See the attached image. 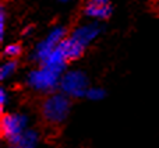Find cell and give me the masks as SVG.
Returning a JSON list of instances; mask_svg holds the SVG:
<instances>
[{
	"label": "cell",
	"instance_id": "cell-15",
	"mask_svg": "<svg viewBox=\"0 0 159 148\" xmlns=\"http://www.w3.org/2000/svg\"><path fill=\"white\" fill-rule=\"evenodd\" d=\"M32 32H34V27H32V25H27V27L21 31V35L22 36H30Z\"/></svg>",
	"mask_w": 159,
	"mask_h": 148
},
{
	"label": "cell",
	"instance_id": "cell-17",
	"mask_svg": "<svg viewBox=\"0 0 159 148\" xmlns=\"http://www.w3.org/2000/svg\"><path fill=\"white\" fill-rule=\"evenodd\" d=\"M8 148H21V147H18V146H8Z\"/></svg>",
	"mask_w": 159,
	"mask_h": 148
},
{
	"label": "cell",
	"instance_id": "cell-2",
	"mask_svg": "<svg viewBox=\"0 0 159 148\" xmlns=\"http://www.w3.org/2000/svg\"><path fill=\"white\" fill-rule=\"evenodd\" d=\"M61 73L45 66L39 64L38 67L32 69L25 77V84L28 88L39 94H52L59 90L60 85Z\"/></svg>",
	"mask_w": 159,
	"mask_h": 148
},
{
	"label": "cell",
	"instance_id": "cell-14",
	"mask_svg": "<svg viewBox=\"0 0 159 148\" xmlns=\"http://www.w3.org/2000/svg\"><path fill=\"white\" fill-rule=\"evenodd\" d=\"M8 101H10V95H8V92L6 91V88H0V108H2V113L4 112V108L6 105L8 104Z\"/></svg>",
	"mask_w": 159,
	"mask_h": 148
},
{
	"label": "cell",
	"instance_id": "cell-11",
	"mask_svg": "<svg viewBox=\"0 0 159 148\" xmlns=\"http://www.w3.org/2000/svg\"><path fill=\"white\" fill-rule=\"evenodd\" d=\"M22 53V46L17 42H13V44H8L3 48V56L6 59H17L20 58Z\"/></svg>",
	"mask_w": 159,
	"mask_h": 148
},
{
	"label": "cell",
	"instance_id": "cell-10",
	"mask_svg": "<svg viewBox=\"0 0 159 148\" xmlns=\"http://www.w3.org/2000/svg\"><path fill=\"white\" fill-rule=\"evenodd\" d=\"M18 70V63L17 59H6L0 66V80L6 81V80L11 78Z\"/></svg>",
	"mask_w": 159,
	"mask_h": 148
},
{
	"label": "cell",
	"instance_id": "cell-12",
	"mask_svg": "<svg viewBox=\"0 0 159 148\" xmlns=\"http://www.w3.org/2000/svg\"><path fill=\"white\" fill-rule=\"evenodd\" d=\"M106 96V91L102 87H89L85 94V99L91 102H99Z\"/></svg>",
	"mask_w": 159,
	"mask_h": 148
},
{
	"label": "cell",
	"instance_id": "cell-7",
	"mask_svg": "<svg viewBox=\"0 0 159 148\" xmlns=\"http://www.w3.org/2000/svg\"><path fill=\"white\" fill-rule=\"evenodd\" d=\"M102 31H103V27H102L101 21H92V20H89L88 22L77 25L71 31L70 35L77 39L78 42H81L85 48H88L101 36Z\"/></svg>",
	"mask_w": 159,
	"mask_h": 148
},
{
	"label": "cell",
	"instance_id": "cell-4",
	"mask_svg": "<svg viewBox=\"0 0 159 148\" xmlns=\"http://www.w3.org/2000/svg\"><path fill=\"white\" fill-rule=\"evenodd\" d=\"M89 80L88 76L82 70L74 69V70H66L61 74L60 85H59V91L66 94L71 99H80L85 98L88 88H89Z\"/></svg>",
	"mask_w": 159,
	"mask_h": 148
},
{
	"label": "cell",
	"instance_id": "cell-3",
	"mask_svg": "<svg viewBox=\"0 0 159 148\" xmlns=\"http://www.w3.org/2000/svg\"><path fill=\"white\" fill-rule=\"evenodd\" d=\"M30 127V118L25 113L10 112L2 113L0 119V134L8 144H16L21 134Z\"/></svg>",
	"mask_w": 159,
	"mask_h": 148
},
{
	"label": "cell",
	"instance_id": "cell-16",
	"mask_svg": "<svg viewBox=\"0 0 159 148\" xmlns=\"http://www.w3.org/2000/svg\"><path fill=\"white\" fill-rule=\"evenodd\" d=\"M59 3H61V4H67V3L70 2V0H57Z\"/></svg>",
	"mask_w": 159,
	"mask_h": 148
},
{
	"label": "cell",
	"instance_id": "cell-1",
	"mask_svg": "<svg viewBox=\"0 0 159 148\" xmlns=\"http://www.w3.org/2000/svg\"><path fill=\"white\" fill-rule=\"evenodd\" d=\"M71 112V98L61 91L48 94L41 104V115L46 124L52 127L61 126Z\"/></svg>",
	"mask_w": 159,
	"mask_h": 148
},
{
	"label": "cell",
	"instance_id": "cell-6",
	"mask_svg": "<svg viewBox=\"0 0 159 148\" xmlns=\"http://www.w3.org/2000/svg\"><path fill=\"white\" fill-rule=\"evenodd\" d=\"M82 13L92 21H106L113 14V3L112 0H87Z\"/></svg>",
	"mask_w": 159,
	"mask_h": 148
},
{
	"label": "cell",
	"instance_id": "cell-8",
	"mask_svg": "<svg viewBox=\"0 0 159 148\" xmlns=\"http://www.w3.org/2000/svg\"><path fill=\"white\" fill-rule=\"evenodd\" d=\"M60 48H61V50H63L66 59L69 60V63L81 59L82 55L85 53V50H87V48H85L81 42H78L75 38H73L71 35H67L66 38L60 42Z\"/></svg>",
	"mask_w": 159,
	"mask_h": 148
},
{
	"label": "cell",
	"instance_id": "cell-13",
	"mask_svg": "<svg viewBox=\"0 0 159 148\" xmlns=\"http://www.w3.org/2000/svg\"><path fill=\"white\" fill-rule=\"evenodd\" d=\"M6 21H7V11H6V7L2 6L0 7V39H4L6 35Z\"/></svg>",
	"mask_w": 159,
	"mask_h": 148
},
{
	"label": "cell",
	"instance_id": "cell-9",
	"mask_svg": "<svg viewBox=\"0 0 159 148\" xmlns=\"http://www.w3.org/2000/svg\"><path fill=\"white\" fill-rule=\"evenodd\" d=\"M39 138H41V136H39L38 130L28 127L21 134V137L16 141V144H8V146H18L21 148H36L39 144Z\"/></svg>",
	"mask_w": 159,
	"mask_h": 148
},
{
	"label": "cell",
	"instance_id": "cell-5",
	"mask_svg": "<svg viewBox=\"0 0 159 148\" xmlns=\"http://www.w3.org/2000/svg\"><path fill=\"white\" fill-rule=\"evenodd\" d=\"M66 36H67V30L63 25H56V27H53L52 30L46 34V36L36 44L35 49H34L32 55H31V59H34L38 64H42L45 62V59L60 45V42L63 41Z\"/></svg>",
	"mask_w": 159,
	"mask_h": 148
}]
</instances>
